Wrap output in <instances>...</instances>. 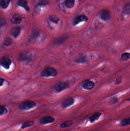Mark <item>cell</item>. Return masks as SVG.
<instances>
[{
	"mask_svg": "<svg viewBox=\"0 0 130 131\" xmlns=\"http://www.w3.org/2000/svg\"><path fill=\"white\" fill-rule=\"evenodd\" d=\"M4 82V80L3 79H1V86H2L3 85V83Z\"/></svg>",
	"mask_w": 130,
	"mask_h": 131,
	"instance_id": "obj_29",
	"label": "cell"
},
{
	"mask_svg": "<svg viewBox=\"0 0 130 131\" xmlns=\"http://www.w3.org/2000/svg\"><path fill=\"white\" fill-rule=\"evenodd\" d=\"M102 115L100 112H96L93 114L89 118V121L91 123H94L95 121H97Z\"/></svg>",
	"mask_w": 130,
	"mask_h": 131,
	"instance_id": "obj_14",
	"label": "cell"
},
{
	"mask_svg": "<svg viewBox=\"0 0 130 131\" xmlns=\"http://www.w3.org/2000/svg\"><path fill=\"white\" fill-rule=\"evenodd\" d=\"M18 4L23 7L27 10H29V6L27 4V2L25 0H20L18 2Z\"/></svg>",
	"mask_w": 130,
	"mask_h": 131,
	"instance_id": "obj_18",
	"label": "cell"
},
{
	"mask_svg": "<svg viewBox=\"0 0 130 131\" xmlns=\"http://www.w3.org/2000/svg\"><path fill=\"white\" fill-rule=\"evenodd\" d=\"M69 84L67 82H62L55 85L54 90L56 93H60L69 88Z\"/></svg>",
	"mask_w": 130,
	"mask_h": 131,
	"instance_id": "obj_3",
	"label": "cell"
},
{
	"mask_svg": "<svg viewBox=\"0 0 130 131\" xmlns=\"http://www.w3.org/2000/svg\"><path fill=\"white\" fill-rule=\"evenodd\" d=\"M19 59L21 61L29 62L30 61L31 58L27 53H21L19 57Z\"/></svg>",
	"mask_w": 130,
	"mask_h": 131,
	"instance_id": "obj_15",
	"label": "cell"
},
{
	"mask_svg": "<svg viewBox=\"0 0 130 131\" xmlns=\"http://www.w3.org/2000/svg\"><path fill=\"white\" fill-rule=\"evenodd\" d=\"M120 82H121V79H118L116 81V84H118Z\"/></svg>",
	"mask_w": 130,
	"mask_h": 131,
	"instance_id": "obj_28",
	"label": "cell"
},
{
	"mask_svg": "<svg viewBox=\"0 0 130 131\" xmlns=\"http://www.w3.org/2000/svg\"><path fill=\"white\" fill-rule=\"evenodd\" d=\"M67 38H68L67 35H63L55 39L53 41V42L56 45H61L66 40Z\"/></svg>",
	"mask_w": 130,
	"mask_h": 131,
	"instance_id": "obj_10",
	"label": "cell"
},
{
	"mask_svg": "<svg viewBox=\"0 0 130 131\" xmlns=\"http://www.w3.org/2000/svg\"><path fill=\"white\" fill-rule=\"evenodd\" d=\"M65 4L67 7L69 8H71L74 6L75 1L74 0H66Z\"/></svg>",
	"mask_w": 130,
	"mask_h": 131,
	"instance_id": "obj_23",
	"label": "cell"
},
{
	"mask_svg": "<svg viewBox=\"0 0 130 131\" xmlns=\"http://www.w3.org/2000/svg\"><path fill=\"white\" fill-rule=\"evenodd\" d=\"M75 102V99L73 97L68 98L63 101L61 105L63 108H67L74 104Z\"/></svg>",
	"mask_w": 130,
	"mask_h": 131,
	"instance_id": "obj_6",
	"label": "cell"
},
{
	"mask_svg": "<svg viewBox=\"0 0 130 131\" xmlns=\"http://www.w3.org/2000/svg\"><path fill=\"white\" fill-rule=\"evenodd\" d=\"M120 125L122 127H126L130 125V117L122 120L121 122Z\"/></svg>",
	"mask_w": 130,
	"mask_h": 131,
	"instance_id": "obj_20",
	"label": "cell"
},
{
	"mask_svg": "<svg viewBox=\"0 0 130 131\" xmlns=\"http://www.w3.org/2000/svg\"><path fill=\"white\" fill-rule=\"evenodd\" d=\"M55 121V119L53 117L51 116H47L43 117L40 118L39 123L40 124L45 125L54 123Z\"/></svg>",
	"mask_w": 130,
	"mask_h": 131,
	"instance_id": "obj_4",
	"label": "cell"
},
{
	"mask_svg": "<svg viewBox=\"0 0 130 131\" xmlns=\"http://www.w3.org/2000/svg\"><path fill=\"white\" fill-rule=\"evenodd\" d=\"M118 101H119V99L118 98L114 97L112 98L108 102V104L110 105H113L118 102Z\"/></svg>",
	"mask_w": 130,
	"mask_h": 131,
	"instance_id": "obj_25",
	"label": "cell"
},
{
	"mask_svg": "<svg viewBox=\"0 0 130 131\" xmlns=\"http://www.w3.org/2000/svg\"><path fill=\"white\" fill-rule=\"evenodd\" d=\"M130 59V53H126L122 54L121 60L123 62H126Z\"/></svg>",
	"mask_w": 130,
	"mask_h": 131,
	"instance_id": "obj_19",
	"label": "cell"
},
{
	"mask_svg": "<svg viewBox=\"0 0 130 131\" xmlns=\"http://www.w3.org/2000/svg\"><path fill=\"white\" fill-rule=\"evenodd\" d=\"M123 12L125 14H130V2L127 3L124 6Z\"/></svg>",
	"mask_w": 130,
	"mask_h": 131,
	"instance_id": "obj_22",
	"label": "cell"
},
{
	"mask_svg": "<svg viewBox=\"0 0 130 131\" xmlns=\"http://www.w3.org/2000/svg\"><path fill=\"white\" fill-rule=\"evenodd\" d=\"M34 124V122L33 121H29L25 122L23 123L21 125V128L22 129H24L26 128L33 126Z\"/></svg>",
	"mask_w": 130,
	"mask_h": 131,
	"instance_id": "obj_17",
	"label": "cell"
},
{
	"mask_svg": "<svg viewBox=\"0 0 130 131\" xmlns=\"http://www.w3.org/2000/svg\"><path fill=\"white\" fill-rule=\"evenodd\" d=\"M88 18L86 16L84 15H79L75 18L73 21V25H77L80 22L84 21H87Z\"/></svg>",
	"mask_w": 130,
	"mask_h": 131,
	"instance_id": "obj_9",
	"label": "cell"
},
{
	"mask_svg": "<svg viewBox=\"0 0 130 131\" xmlns=\"http://www.w3.org/2000/svg\"><path fill=\"white\" fill-rule=\"evenodd\" d=\"M94 85V83L90 80H86L82 84V88L85 90H89L92 89Z\"/></svg>",
	"mask_w": 130,
	"mask_h": 131,
	"instance_id": "obj_7",
	"label": "cell"
},
{
	"mask_svg": "<svg viewBox=\"0 0 130 131\" xmlns=\"http://www.w3.org/2000/svg\"><path fill=\"white\" fill-rule=\"evenodd\" d=\"M12 43V40L10 38H7L5 40L4 44L6 46H9L11 45Z\"/></svg>",
	"mask_w": 130,
	"mask_h": 131,
	"instance_id": "obj_26",
	"label": "cell"
},
{
	"mask_svg": "<svg viewBox=\"0 0 130 131\" xmlns=\"http://www.w3.org/2000/svg\"><path fill=\"white\" fill-rule=\"evenodd\" d=\"M22 20L21 16L18 14H15L11 18V21L13 24H19Z\"/></svg>",
	"mask_w": 130,
	"mask_h": 131,
	"instance_id": "obj_11",
	"label": "cell"
},
{
	"mask_svg": "<svg viewBox=\"0 0 130 131\" xmlns=\"http://www.w3.org/2000/svg\"><path fill=\"white\" fill-rule=\"evenodd\" d=\"M21 33V28L19 27H15L12 28L11 34L15 38H17Z\"/></svg>",
	"mask_w": 130,
	"mask_h": 131,
	"instance_id": "obj_13",
	"label": "cell"
},
{
	"mask_svg": "<svg viewBox=\"0 0 130 131\" xmlns=\"http://www.w3.org/2000/svg\"><path fill=\"white\" fill-rule=\"evenodd\" d=\"M11 64V60L8 57H4L1 59V65L5 69H8Z\"/></svg>",
	"mask_w": 130,
	"mask_h": 131,
	"instance_id": "obj_5",
	"label": "cell"
},
{
	"mask_svg": "<svg viewBox=\"0 0 130 131\" xmlns=\"http://www.w3.org/2000/svg\"><path fill=\"white\" fill-rule=\"evenodd\" d=\"M7 109L4 105H1L0 107V116L6 114L7 113Z\"/></svg>",
	"mask_w": 130,
	"mask_h": 131,
	"instance_id": "obj_24",
	"label": "cell"
},
{
	"mask_svg": "<svg viewBox=\"0 0 130 131\" xmlns=\"http://www.w3.org/2000/svg\"><path fill=\"white\" fill-rule=\"evenodd\" d=\"M73 122L71 120H68L62 123L60 125V127L62 128L69 127L73 124Z\"/></svg>",
	"mask_w": 130,
	"mask_h": 131,
	"instance_id": "obj_16",
	"label": "cell"
},
{
	"mask_svg": "<svg viewBox=\"0 0 130 131\" xmlns=\"http://www.w3.org/2000/svg\"><path fill=\"white\" fill-rule=\"evenodd\" d=\"M100 17L102 19L105 21H107L110 18V12L107 10H103L100 13Z\"/></svg>",
	"mask_w": 130,
	"mask_h": 131,
	"instance_id": "obj_8",
	"label": "cell"
},
{
	"mask_svg": "<svg viewBox=\"0 0 130 131\" xmlns=\"http://www.w3.org/2000/svg\"><path fill=\"white\" fill-rule=\"evenodd\" d=\"M36 106V102L31 100H26L21 102L19 108L22 111H28L35 107Z\"/></svg>",
	"mask_w": 130,
	"mask_h": 131,
	"instance_id": "obj_1",
	"label": "cell"
},
{
	"mask_svg": "<svg viewBox=\"0 0 130 131\" xmlns=\"http://www.w3.org/2000/svg\"><path fill=\"white\" fill-rule=\"evenodd\" d=\"M57 71L54 68L47 67L45 68L41 72V76L44 77H54L56 76Z\"/></svg>",
	"mask_w": 130,
	"mask_h": 131,
	"instance_id": "obj_2",
	"label": "cell"
},
{
	"mask_svg": "<svg viewBox=\"0 0 130 131\" xmlns=\"http://www.w3.org/2000/svg\"><path fill=\"white\" fill-rule=\"evenodd\" d=\"M11 0H0V4L2 8L7 7Z\"/></svg>",
	"mask_w": 130,
	"mask_h": 131,
	"instance_id": "obj_21",
	"label": "cell"
},
{
	"mask_svg": "<svg viewBox=\"0 0 130 131\" xmlns=\"http://www.w3.org/2000/svg\"><path fill=\"white\" fill-rule=\"evenodd\" d=\"M75 61L78 63L85 64L88 62L87 57L85 55H81L75 60Z\"/></svg>",
	"mask_w": 130,
	"mask_h": 131,
	"instance_id": "obj_12",
	"label": "cell"
},
{
	"mask_svg": "<svg viewBox=\"0 0 130 131\" xmlns=\"http://www.w3.org/2000/svg\"><path fill=\"white\" fill-rule=\"evenodd\" d=\"M49 20L52 22L56 23V24H57L59 21V19L58 18H57L56 16H53V15L50 16Z\"/></svg>",
	"mask_w": 130,
	"mask_h": 131,
	"instance_id": "obj_27",
	"label": "cell"
}]
</instances>
